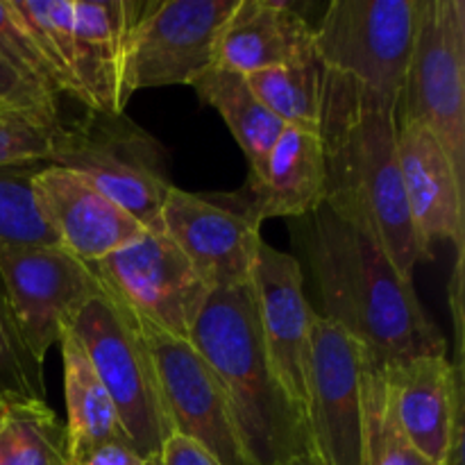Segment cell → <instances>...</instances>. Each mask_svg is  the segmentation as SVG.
Returning <instances> with one entry per match:
<instances>
[{
  "mask_svg": "<svg viewBox=\"0 0 465 465\" xmlns=\"http://www.w3.org/2000/svg\"><path fill=\"white\" fill-rule=\"evenodd\" d=\"M398 104L366 86L325 71L318 134L325 154V204L343 221L366 230L413 280L430 259L422 248L398 163Z\"/></svg>",
  "mask_w": 465,
  "mask_h": 465,
  "instance_id": "7a4b0ae2",
  "label": "cell"
},
{
  "mask_svg": "<svg viewBox=\"0 0 465 465\" xmlns=\"http://www.w3.org/2000/svg\"><path fill=\"white\" fill-rule=\"evenodd\" d=\"M36 209L64 250L84 263H98L134 243L145 227L84 177L45 163L32 180Z\"/></svg>",
  "mask_w": 465,
  "mask_h": 465,
  "instance_id": "9a60e30c",
  "label": "cell"
},
{
  "mask_svg": "<svg viewBox=\"0 0 465 465\" xmlns=\"http://www.w3.org/2000/svg\"><path fill=\"white\" fill-rule=\"evenodd\" d=\"M66 330L103 381L130 448L145 461L157 459L173 436V427L134 313L100 284Z\"/></svg>",
  "mask_w": 465,
  "mask_h": 465,
  "instance_id": "277c9868",
  "label": "cell"
},
{
  "mask_svg": "<svg viewBox=\"0 0 465 465\" xmlns=\"http://www.w3.org/2000/svg\"><path fill=\"white\" fill-rule=\"evenodd\" d=\"M420 0H334L313 27L327 73L348 77L400 107Z\"/></svg>",
  "mask_w": 465,
  "mask_h": 465,
  "instance_id": "8992f818",
  "label": "cell"
},
{
  "mask_svg": "<svg viewBox=\"0 0 465 465\" xmlns=\"http://www.w3.org/2000/svg\"><path fill=\"white\" fill-rule=\"evenodd\" d=\"M313 27L282 0H236L218 36L216 64L243 75L312 57Z\"/></svg>",
  "mask_w": 465,
  "mask_h": 465,
  "instance_id": "ffe728a7",
  "label": "cell"
},
{
  "mask_svg": "<svg viewBox=\"0 0 465 465\" xmlns=\"http://www.w3.org/2000/svg\"><path fill=\"white\" fill-rule=\"evenodd\" d=\"M145 465H162V461H159V457H157V459H150V461H145Z\"/></svg>",
  "mask_w": 465,
  "mask_h": 465,
  "instance_id": "e575fe53",
  "label": "cell"
},
{
  "mask_svg": "<svg viewBox=\"0 0 465 465\" xmlns=\"http://www.w3.org/2000/svg\"><path fill=\"white\" fill-rule=\"evenodd\" d=\"M141 3L130 0H73L75 77L91 112L121 116L123 71L132 23Z\"/></svg>",
  "mask_w": 465,
  "mask_h": 465,
  "instance_id": "d6986e66",
  "label": "cell"
},
{
  "mask_svg": "<svg viewBox=\"0 0 465 465\" xmlns=\"http://www.w3.org/2000/svg\"><path fill=\"white\" fill-rule=\"evenodd\" d=\"M0 109H3V103H0Z\"/></svg>",
  "mask_w": 465,
  "mask_h": 465,
  "instance_id": "d590c367",
  "label": "cell"
},
{
  "mask_svg": "<svg viewBox=\"0 0 465 465\" xmlns=\"http://www.w3.org/2000/svg\"><path fill=\"white\" fill-rule=\"evenodd\" d=\"M45 162L0 166V250L59 245L36 209L32 180Z\"/></svg>",
  "mask_w": 465,
  "mask_h": 465,
  "instance_id": "4316f807",
  "label": "cell"
},
{
  "mask_svg": "<svg viewBox=\"0 0 465 465\" xmlns=\"http://www.w3.org/2000/svg\"><path fill=\"white\" fill-rule=\"evenodd\" d=\"M48 163L84 177L145 230H162L159 216L173 186L162 148L123 114L112 116L84 109L77 121L59 118Z\"/></svg>",
  "mask_w": 465,
  "mask_h": 465,
  "instance_id": "5b68a950",
  "label": "cell"
},
{
  "mask_svg": "<svg viewBox=\"0 0 465 465\" xmlns=\"http://www.w3.org/2000/svg\"><path fill=\"white\" fill-rule=\"evenodd\" d=\"M398 163L413 230L430 254L436 243L463 252L465 182L430 130L398 121Z\"/></svg>",
  "mask_w": 465,
  "mask_h": 465,
  "instance_id": "e0dca14e",
  "label": "cell"
},
{
  "mask_svg": "<svg viewBox=\"0 0 465 465\" xmlns=\"http://www.w3.org/2000/svg\"><path fill=\"white\" fill-rule=\"evenodd\" d=\"M0 103L7 109H18V112H30L36 116L45 118L50 123H59V100L41 94L35 86L27 84L23 77L16 75L14 68L0 57Z\"/></svg>",
  "mask_w": 465,
  "mask_h": 465,
  "instance_id": "4dcf8cb0",
  "label": "cell"
},
{
  "mask_svg": "<svg viewBox=\"0 0 465 465\" xmlns=\"http://www.w3.org/2000/svg\"><path fill=\"white\" fill-rule=\"evenodd\" d=\"M391 411L409 443L443 465L452 436L463 427L461 363L445 354H425L381 368Z\"/></svg>",
  "mask_w": 465,
  "mask_h": 465,
  "instance_id": "2e32d148",
  "label": "cell"
},
{
  "mask_svg": "<svg viewBox=\"0 0 465 465\" xmlns=\"http://www.w3.org/2000/svg\"><path fill=\"white\" fill-rule=\"evenodd\" d=\"M3 465H68L66 427L45 400H9Z\"/></svg>",
  "mask_w": 465,
  "mask_h": 465,
  "instance_id": "cb8c5ba5",
  "label": "cell"
},
{
  "mask_svg": "<svg viewBox=\"0 0 465 465\" xmlns=\"http://www.w3.org/2000/svg\"><path fill=\"white\" fill-rule=\"evenodd\" d=\"M189 341L225 391L250 465H286L313 457L307 420L268 359L250 282L239 289L212 291Z\"/></svg>",
  "mask_w": 465,
  "mask_h": 465,
  "instance_id": "3957f363",
  "label": "cell"
},
{
  "mask_svg": "<svg viewBox=\"0 0 465 465\" xmlns=\"http://www.w3.org/2000/svg\"><path fill=\"white\" fill-rule=\"evenodd\" d=\"M64 368L68 463L104 443L125 440L116 411L84 350L68 330L57 341ZM127 443V440H125Z\"/></svg>",
  "mask_w": 465,
  "mask_h": 465,
  "instance_id": "44dd1931",
  "label": "cell"
},
{
  "mask_svg": "<svg viewBox=\"0 0 465 465\" xmlns=\"http://www.w3.org/2000/svg\"><path fill=\"white\" fill-rule=\"evenodd\" d=\"M159 221L209 291L248 284L263 243L262 223L234 200H212L171 186Z\"/></svg>",
  "mask_w": 465,
  "mask_h": 465,
  "instance_id": "4fadbf2b",
  "label": "cell"
},
{
  "mask_svg": "<svg viewBox=\"0 0 465 465\" xmlns=\"http://www.w3.org/2000/svg\"><path fill=\"white\" fill-rule=\"evenodd\" d=\"M57 123L30 112L0 109V166L9 163H48Z\"/></svg>",
  "mask_w": 465,
  "mask_h": 465,
  "instance_id": "f546056e",
  "label": "cell"
},
{
  "mask_svg": "<svg viewBox=\"0 0 465 465\" xmlns=\"http://www.w3.org/2000/svg\"><path fill=\"white\" fill-rule=\"evenodd\" d=\"M159 461H162V465H221L216 459L209 457L200 445H195L193 440L177 434H173L163 443Z\"/></svg>",
  "mask_w": 465,
  "mask_h": 465,
  "instance_id": "1f68e13d",
  "label": "cell"
},
{
  "mask_svg": "<svg viewBox=\"0 0 465 465\" xmlns=\"http://www.w3.org/2000/svg\"><path fill=\"white\" fill-rule=\"evenodd\" d=\"M12 3L57 75L62 95L84 104V94L75 77L73 0H12Z\"/></svg>",
  "mask_w": 465,
  "mask_h": 465,
  "instance_id": "484cf974",
  "label": "cell"
},
{
  "mask_svg": "<svg viewBox=\"0 0 465 465\" xmlns=\"http://www.w3.org/2000/svg\"><path fill=\"white\" fill-rule=\"evenodd\" d=\"M286 465H321V463H318L313 457H300V459H293V461Z\"/></svg>",
  "mask_w": 465,
  "mask_h": 465,
  "instance_id": "836d02e7",
  "label": "cell"
},
{
  "mask_svg": "<svg viewBox=\"0 0 465 465\" xmlns=\"http://www.w3.org/2000/svg\"><path fill=\"white\" fill-rule=\"evenodd\" d=\"M191 86L204 104L221 114L248 159V175H257L266 163L277 136L286 127L284 123L263 107L262 100L250 89L243 73L232 71L221 64H213Z\"/></svg>",
  "mask_w": 465,
  "mask_h": 465,
  "instance_id": "7402d4cb",
  "label": "cell"
},
{
  "mask_svg": "<svg viewBox=\"0 0 465 465\" xmlns=\"http://www.w3.org/2000/svg\"><path fill=\"white\" fill-rule=\"evenodd\" d=\"M0 280L27 350L39 363L100 286L89 263L62 245L0 250Z\"/></svg>",
  "mask_w": 465,
  "mask_h": 465,
  "instance_id": "7c38bea8",
  "label": "cell"
},
{
  "mask_svg": "<svg viewBox=\"0 0 465 465\" xmlns=\"http://www.w3.org/2000/svg\"><path fill=\"white\" fill-rule=\"evenodd\" d=\"M136 325L153 357L173 434L193 440L221 465H250L225 391L191 341L143 318H136Z\"/></svg>",
  "mask_w": 465,
  "mask_h": 465,
  "instance_id": "30bf717a",
  "label": "cell"
},
{
  "mask_svg": "<svg viewBox=\"0 0 465 465\" xmlns=\"http://www.w3.org/2000/svg\"><path fill=\"white\" fill-rule=\"evenodd\" d=\"M0 57L36 91L54 100L62 98L57 75L12 0H0Z\"/></svg>",
  "mask_w": 465,
  "mask_h": 465,
  "instance_id": "f1b7e54d",
  "label": "cell"
},
{
  "mask_svg": "<svg viewBox=\"0 0 465 465\" xmlns=\"http://www.w3.org/2000/svg\"><path fill=\"white\" fill-rule=\"evenodd\" d=\"M89 266L100 284L136 318L177 339H191L212 293L162 230H145L134 243Z\"/></svg>",
  "mask_w": 465,
  "mask_h": 465,
  "instance_id": "9c48e42d",
  "label": "cell"
},
{
  "mask_svg": "<svg viewBox=\"0 0 465 465\" xmlns=\"http://www.w3.org/2000/svg\"><path fill=\"white\" fill-rule=\"evenodd\" d=\"M0 398L45 400L44 363L27 350L0 280Z\"/></svg>",
  "mask_w": 465,
  "mask_h": 465,
  "instance_id": "83f0119b",
  "label": "cell"
},
{
  "mask_svg": "<svg viewBox=\"0 0 465 465\" xmlns=\"http://www.w3.org/2000/svg\"><path fill=\"white\" fill-rule=\"evenodd\" d=\"M232 200L259 223L298 221L325 204V154L318 130L286 125L262 171L248 175L245 189Z\"/></svg>",
  "mask_w": 465,
  "mask_h": 465,
  "instance_id": "ac0fdd59",
  "label": "cell"
},
{
  "mask_svg": "<svg viewBox=\"0 0 465 465\" xmlns=\"http://www.w3.org/2000/svg\"><path fill=\"white\" fill-rule=\"evenodd\" d=\"M361 348L316 313L307 372V430L321 465H361Z\"/></svg>",
  "mask_w": 465,
  "mask_h": 465,
  "instance_id": "8fae6325",
  "label": "cell"
},
{
  "mask_svg": "<svg viewBox=\"0 0 465 465\" xmlns=\"http://www.w3.org/2000/svg\"><path fill=\"white\" fill-rule=\"evenodd\" d=\"M68 465H145V459H141L125 440H114L82 454Z\"/></svg>",
  "mask_w": 465,
  "mask_h": 465,
  "instance_id": "d6a6232c",
  "label": "cell"
},
{
  "mask_svg": "<svg viewBox=\"0 0 465 465\" xmlns=\"http://www.w3.org/2000/svg\"><path fill=\"white\" fill-rule=\"evenodd\" d=\"M363 400V448L361 465H436L418 452L407 436L400 431L391 411L381 368L363 361L361 372Z\"/></svg>",
  "mask_w": 465,
  "mask_h": 465,
  "instance_id": "d4e9b609",
  "label": "cell"
},
{
  "mask_svg": "<svg viewBox=\"0 0 465 465\" xmlns=\"http://www.w3.org/2000/svg\"><path fill=\"white\" fill-rule=\"evenodd\" d=\"M236 0L141 3L132 23L123 98L159 86L193 84L216 64L218 36Z\"/></svg>",
  "mask_w": 465,
  "mask_h": 465,
  "instance_id": "ba28073f",
  "label": "cell"
},
{
  "mask_svg": "<svg viewBox=\"0 0 465 465\" xmlns=\"http://www.w3.org/2000/svg\"><path fill=\"white\" fill-rule=\"evenodd\" d=\"M250 293L272 371L307 420V372L316 312L304 295L302 263L263 241L250 272Z\"/></svg>",
  "mask_w": 465,
  "mask_h": 465,
  "instance_id": "5bb4252c",
  "label": "cell"
},
{
  "mask_svg": "<svg viewBox=\"0 0 465 465\" xmlns=\"http://www.w3.org/2000/svg\"><path fill=\"white\" fill-rule=\"evenodd\" d=\"M400 121L430 130L465 182V3L420 0ZM398 107V109H400Z\"/></svg>",
  "mask_w": 465,
  "mask_h": 465,
  "instance_id": "52a82bcc",
  "label": "cell"
},
{
  "mask_svg": "<svg viewBox=\"0 0 465 465\" xmlns=\"http://www.w3.org/2000/svg\"><path fill=\"white\" fill-rule=\"evenodd\" d=\"M291 227L316 284L321 316L361 348L363 361L386 368L445 354V339L422 309L413 280L395 268L366 230L343 221L327 204L291 221Z\"/></svg>",
  "mask_w": 465,
  "mask_h": 465,
  "instance_id": "6da1fadb",
  "label": "cell"
},
{
  "mask_svg": "<svg viewBox=\"0 0 465 465\" xmlns=\"http://www.w3.org/2000/svg\"><path fill=\"white\" fill-rule=\"evenodd\" d=\"M245 80L263 107L284 125L304 130L321 127L325 68L318 62L316 53L286 66L248 73Z\"/></svg>",
  "mask_w": 465,
  "mask_h": 465,
  "instance_id": "603a6c76",
  "label": "cell"
}]
</instances>
